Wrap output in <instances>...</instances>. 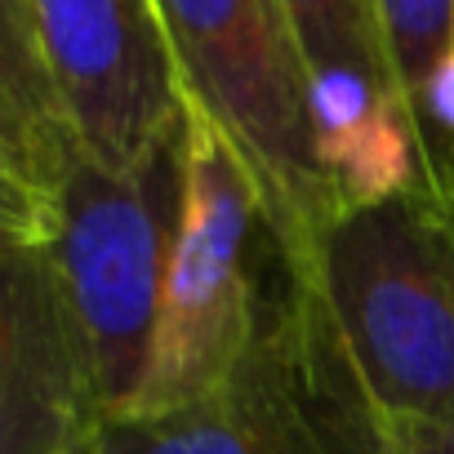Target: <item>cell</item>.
<instances>
[{"label": "cell", "mask_w": 454, "mask_h": 454, "mask_svg": "<svg viewBox=\"0 0 454 454\" xmlns=\"http://www.w3.org/2000/svg\"><path fill=\"white\" fill-rule=\"evenodd\" d=\"M85 454H387V423L312 277L277 246L237 370L178 410L98 419Z\"/></svg>", "instance_id": "1"}, {"label": "cell", "mask_w": 454, "mask_h": 454, "mask_svg": "<svg viewBox=\"0 0 454 454\" xmlns=\"http://www.w3.org/2000/svg\"><path fill=\"white\" fill-rule=\"evenodd\" d=\"M299 268L383 423L454 427V214L427 187L339 209Z\"/></svg>", "instance_id": "2"}, {"label": "cell", "mask_w": 454, "mask_h": 454, "mask_svg": "<svg viewBox=\"0 0 454 454\" xmlns=\"http://www.w3.org/2000/svg\"><path fill=\"white\" fill-rule=\"evenodd\" d=\"M183 134L187 121L134 174H112L76 147L50 196L54 227L45 250L98 419L134 414L152 379L165 268L183 209Z\"/></svg>", "instance_id": "3"}, {"label": "cell", "mask_w": 454, "mask_h": 454, "mask_svg": "<svg viewBox=\"0 0 454 454\" xmlns=\"http://www.w3.org/2000/svg\"><path fill=\"white\" fill-rule=\"evenodd\" d=\"M277 246L254 169L187 94L183 209L165 268L152 379L134 414L178 410L237 370L259 325Z\"/></svg>", "instance_id": "4"}, {"label": "cell", "mask_w": 454, "mask_h": 454, "mask_svg": "<svg viewBox=\"0 0 454 454\" xmlns=\"http://www.w3.org/2000/svg\"><path fill=\"white\" fill-rule=\"evenodd\" d=\"M187 94L254 169L281 250L303 263L339 214L312 152L308 72L281 0H156Z\"/></svg>", "instance_id": "5"}, {"label": "cell", "mask_w": 454, "mask_h": 454, "mask_svg": "<svg viewBox=\"0 0 454 454\" xmlns=\"http://www.w3.org/2000/svg\"><path fill=\"white\" fill-rule=\"evenodd\" d=\"M76 147L134 174L187 121V85L156 0H27Z\"/></svg>", "instance_id": "6"}, {"label": "cell", "mask_w": 454, "mask_h": 454, "mask_svg": "<svg viewBox=\"0 0 454 454\" xmlns=\"http://www.w3.org/2000/svg\"><path fill=\"white\" fill-rule=\"evenodd\" d=\"M94 423L50 250L0 237V454H81Z\"/></svg>", "instance_id": "7"}, {"label": "cell", "mask_w": 454, "mask_h": 454, "mask_svg": "<svg viewBox=\"0 0 454 454\" xmlns=\"http://www.w3.org/2000/svg\"><path fill=\"white\" fill-rule=\"evenodd\" d=\"M308 121L334 209H365L427 187L405 107L370 76H308Z\"/></svg>", "instance_id": "8"}, {"label": "cell", "mask_w": 454, "mask_h": 454, "mask_svg": "<svg viewBox=\"0 0 454 454\" xmlns=\"http://www.w3.org/2000/svg\"><path fill=\"white\" fill-rule=\"evenodd\" d=\"M0 143L41 196H54V183L76 152L36 50L27 0H0Z\"/></svg>", "instance_id": "9"}, {"label": "cell", "mask_w": 454, "mask_h": 454, "mask_svg": "<svg viewBox=\"0 0 454 454\" xmlns=\"http://www.w3.org/2000/svg\"><path fill=\"white\" fill-rule=\"evenodd\" d=\"M281 10H286V23L308 76L356 72L401 103L374 0H281Z\"/></svg>", "instance_id": "10"}, {"label": "cell", "mask_w": 454, "mask_h": 454, "mask_svg": "<svg viewBox=\"0 0 454 454\" xmlns=\"http://www.w3.org/2000/svg\"><path fill=\"white\" fill-rule=\"evenodd\" d=\"M379 10V32H383V50L396 76V94L401 107L410 116L414 143L423 134V90L427 76L450 41L454 27V0H374ZM423 160V152H419Z\"/></svg>", "instance_id": "11"}, {"label": "cell", "mask_w": 454, "mask_h": 454, "mask_svg": "<svg viewBox=\"0 0 454 454\" xmlns=\"http://www.w3.org/2000/svg\"><path fill=\"white\" fill-rule=\"evenodd\" d=\"M419 152H423L427 192L454 214V27H450V41H445V50L427 76V90H423Z\"/></svg>", "instance_id": "12"}, {"label": "cell", "mask_w": 454, "mask_h": 454, "mask_svg": "<svg viewBox=\"0 0 454 454\" xmlns=\"http://www.w3.org/2000/svg\"><path fill=\"white\" fill-rule=\"evenodd\" d=\"M50 227H54V205H50V196H41V192L23 178L19 160L10 156L5 143H0V237L45 246V241H50Z\"/></svg>", "instance_id": "13"}, {"label": "cell", "mask_w": 454, "mask_h": 454, "mask_svg": "<svg viewBox=\"0 0 454 454\" xmlns=\"http://www.w3.org/2000/svg\"><path fill=\"white\" fill-rule=\"evenodd\" d=\"M387 454H454V427L387 423Z\"/></svg>", "instance_id": "14"}, {"label": "cell", "mask_w": 454, "mask_h": 454, "mask_svg": "<svg viewBox=\"0 0 454 454\" xmlns=\"http://www.w3.org/2000/svg\"><path fill=\"white\" fill-rule=\"evenodd\" d=\"M81 454H85V450H81Z\"/></svg>", "instance_id": "15"}]
</instances>
